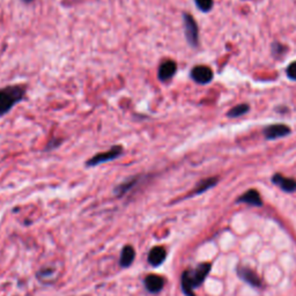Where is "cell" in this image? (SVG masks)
I'll list each match as a JSON object with an SVG mask.
<instances>
[{"label": "cell", "mask_w": 296, "mask_h": 296, "mask_svg": "<svg viewBox=\"0 0 296 296\" xmlns=\"http://www.w3.org/2000/svg\"><path fill=\"white\" fill-rule=\"evenodd\" d=\"M27 93L26 86L13 85L0 89V117L10 112L17 103L24 101Z\"/></svg>", "instance_id": "obj_1"}, {"label": "cell", "mask_w": 296, "mask_h": 296, "mask_svg": "<svg viewBox=\"0 0 296 296\" xmlns=\"http://www.w3.org/2000/svg\"><path fill=\"white\" fill-rule=\"evenodd\" d=\"M124 154V147L121 145L112 146L110 149H108L106 152L95 154L93 157H90L89 160L86 161V167H97L102 163H107L116 160V159L121 157Z\"/></svg>", "instance_id": "obj_2"}, {"label": "cell", "mask_w": 296, "mask_h": 296, "mask_svg": "<svg viewBox=\"0 0 296 296\" xmlns=\"http://www.w3.org/2000/svg\"><path fill=\"white\" fill-rule=\"evenodd\" d=\"M183 24L185 38L190 47L198 48L199 45V28L194 17L189 13H183Z\"/></svg>", "instance_id": "obj_3"}, {"label": "cell", "mask_w": 296, "mask_h": 296, "mask_svg": "<svg viewBox=\"0 0 296 296\" xmlns=\"http://www.w3.org/2000/svg\"><path fill=\"white\" fill-rule=\"evenodd\" d=\"M190 76L194 83L199 85H207L213 80V71L208 66L198 65L194 66L190 72Z\"/></svg>", "instance_id": "obj_4"}, {"label": "cell", "mask_w": 296, "mask_h": 296, "mask_svg": "<svg viewBox=\"0 0 296 296\" xmlns=\"http://www.w3.org/2000/svg\"><path fill=\"white\" fill-rule=\"evenodd\" d=\"M144 177L141 175H135L131 176L129 179H126L125 181H123L121 184H118L115 189H113V193L117 198H122L126 195L130 191L133 190L136 185H138L141 181H143Z\"/></svg>", "instance_id": "obj_5"}, {"label": "cell", "mask_w": 296, "mask_h": 296, "mask_svg": "<svg viewBox=\"0 0 296 296\" xmlns=\"http://www.w3.org/2000/svg\"><path fill=\"white\" fill-rule=\"evenodd\" d=\"M291 132L290 127L286 124H272L266 126L263 131L264 136L267 140H275L287 136Z\"/></svg>", "instance_id": "obj_6"}, {"label": "cell", "mask_w": 296, "mask_h": 296, "mask_svg": "<svg viewBox=\"0 0 296 296\" xmlns=\"http://www.w3.org/2000/svg\"><path fill=\"white\" fill-rule=\"evenodd\" d=\"M177 72V64L174 61H165L160 64L157 70V78L162 83L171 80Z\"/></svg>", "instance_id": "obj_7"}, {"label": "cell", "mask_w": 296, "mask_h": 296, "mask_svg": "<svg viewBox=\"0 0 296 296\" xmlns=\"http://www.w3.org/2000/svg\"><path fill=\"white\" fill-rule=\"evenodd\" d=\"M165 278L157 274H148L145 278L144 286L145 289L151 294H159L165 287Z\"/></svg>", "instance_id": "obj_8"}, {"label": "cell", "mask_w": 296, "mask_h": 296, "mask_svg": "<svg viewBox=\"0 0 296 296\" xmlns=\"http://www.w3.org/2000/svg\"><path fill=\"white\" fill-rule=\"evenodd\" d=\"M209 271H211V264L203 263L198 265L193 272H190L191 280H192V285L194 288H197V287L203 284L205 279L207 278Z\"/></svg>", "instance_id": "obj_9"}, {"label": "cell", "mask_w": 296, "mask_h": 296, "mask_svg": "<svg viewBox=\"0 0 296 296\" xmlns=\"http://www.w3.org/2000/svg\"><path fill=\"white\" fill-rule=\"evenodd\" d=\"M167 258V251L163 247H154L149 250L147 261L149 263V265H152L153 267H159L165 263Z\"/></svg>", "instance_id": "obj_10"}, {"label": "cell", "mask_w": 296, "mask_h": 296, "mask_svg": "<svg viewBox=\"0 0 296 296\" xmlns=\"http://www.w3.org/2000/svg\"><path fill=\"white\" fill-rule=\"evenodd\" d=\"M272 182L275 185L279 186L282 191H285V192H295L296 191V181L282 176L281 174H275L273 176Z\"/></svg>", "instance_id": "obj_11"}, {"label": "cell", "mask_w": 296, "mask_h": 296, "mask_svg": "<svg viewBox=\"0 0 296 296\" xmlns=\"http://www.w3.org/2000/svg\"><path fill=\"white\" fill-rule=\"evenodd\" d=\"M135 259V250L132 245H125L123 247L120 257V266L122 268H127L133 264Z\"/></svg>", "instance_id": "obj_12"}, {"label": "cell", "mask_w": 296, "mask_h": 296, "mask_svg": "<svg viewBox=\"0 0 296 296\" xmlns=\"http://www.w3.org/2000/svg\"><path fill=\"white\" fill-rule=\"evenodd\" d=\"M239 275L242 278L244 281H247L248 284L254 287H259L261 286V279L257 275V273L252 271L251 268L248 267H240L239 268Z\"/></svg>", "instance_id": "obj_13"}, {"label": "cell", "mask_w": 296, "mask_h": 296, "mask_svg": "<svg viewBox=\"0 0 296 296\" xmlns=\"http://www.w3.org/2000/svg\"><path fill=\"white\" fill-rule=\"evenodd\" d=\"M238 202L252 205V206H262L263 205L261 194H259L257 191L253 190V189L248 190L243 195H241Z\"/></svg>", "instance_id": "obj_14"}, {"label": "cell", "mask_w": 296, "mask_h": 296, "mask_svg": "<svg viewBox=\"0 0 296 296\" xmlns=\"http://www.w3.org/2000/svg\"><path fill=\"white\" fill-rule=\"evenodd\" d=\"M216 183H218V177H209V179L200 181L198 185L195 186V189L192 191L191 195H197L203 192H206L207 190L213 188V186H215Z\"/></svg>", "instance_id": "obj_15"}, {"label": "cell", "mask_w": 296, "mask_h": 296, "mask_svg": "<svg viewBox=\"0 0 296 296\" xmlns=\"http://www.w3.org/2000/svg\"><path fill=\"white\" fill-rule=\"evenodd\" d=\"M181 286H182V290L186 296H195L193 293L194 287L192 285V280H191V275H190V271H184L183 274H182L181 278Z\"/></svg>", "instance_id": "obj_16"}, {"label": "cell", "mask_w": 296, "mask_h": 296, "mask_svg": "<svg viewBox=\"0 0 296 296\" xmlns=\"http://www.w3.org/2000/svg\"><path fill=\"white\" fill-rule=\"evenodd\" d=\"M249 110H250L249 104L247 103L239 104V106H235L233 109H230V110L227 112V116H228L229 118H239L241 116L245 115V113H248Z\"/></svg>", "instance_id": "obj_17"}, {"label": "cell", "mask_w": 296, "mask_h": 296, "mask_svg": "<svg viewBox=\"0 0 296 296\" xmlns=\"http://www.w3.org/2000/svg\"><path fill=\"white\" fill-rule=\"evenodd\" d=\"M195 6L198 7L199 11H202L204 13H208L212 11L213 8V0H194Z\"/></svg>", "instance_id": "obj_18"}, {"label": "cell", "mask_w": 296, "mask_h": 296, "mask_svg": "<svg viewBox=\"0 0 296 296\" xmlns=\"http://www.w3.org/2000/svg\"><path fill=\"white\" fill-rule=\"evenodd\" d=\"M63 143V140L62 139H59V138H53L49 141V144L47 147H45V151H52V149H56L57 147H59V146L62 145Z\"/></svg>", "instance_id": "obj_19"}, {"label": "cell", "mask_w": 296, "mask_h": 296, "mask_svg": "<svg viewBox=\"0 0 296 296\" xmlns=\"http://www.w3.org/2000/svg\"><path fill=\"white\" fill-rule=\"evenodd\" d=\"M286 73H287V75H288V78L290 80L296 81V62L291 63L290 65L287 67Z\"/></svg>", "instance_id": "obj_20"}, {"label": "cell", "mask_w": 296, "mask_h": 296, "mask_svg": "<svg viewBox=\"0 0 296 296\" xmlns=\"http://www.w3.org/2000/svg\"><path fill=\"white\" fill-rule=\"evenodd\" d=\"M272 51L274 54L278 53V57L280 56V53H285L286 52V48L284 47V45H281L280 43H278L275 42L274 44L272 45Z\"/></svg>", "instance_id": "obj_21"}, {"label": "cell", "mask_w": 296, "mask_h": 296, "mask_svg": "<svg viewBox=\"0 0 296 296\" xmlns=\"http://www.w3.org/2000/svg\"><path fill=\"white\" fill-rule=\"evenodd\" d=\"M22 3L24 4H27V5H28V4H31L33 2H35V0H21Z\"/></svg>", "instance_id": "obj_22"}]
</instances>
